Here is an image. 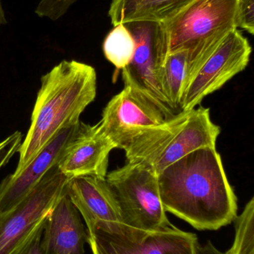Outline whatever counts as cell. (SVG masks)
Wrapping results in <instances>:
<instances>
[{"label":"cell","mask_w":254,"mask_h":254,"mask_svg":"<svg viewBox=\"0 0 254 254\" xmlns=\"http://www.w3.org/2000/svg\"><path fill=\"white\" fill-rule=\"evenodd\" d=\"M43 232L40 233V234L37 236V237L34 239L32 244L31 245V246H30L29 249L27 251L25 254H45L43 246H42V236H43Z\"/></svg>","instance_id":"23"},{"label":"cell","mask_w":254,"mask_h":254,"mask_svg":"<svg viewBox=\"0 0 254 254\" xmlns=\"http://www.w3.org/2000/svg\"><path fill=\"white\" fill-rule=\"evenodd\" d=\"M22 133L16 131L0 142V170L18 152L22 143Z\"/></svg>","instance_id":"21"},{"label":"cell","mask_w":254,"mask_h":254,"mask_svg":"<svg viewBox=\"0 0 254 254\" xmlns=\"http://www.w3.org/2000/svg\"><path fill=\"white\" fill-rule=\"evenodd\" d=\"M78 0H40L35 9V13L41 18L56 21L66 14Z\"/></svg>","instance_id":"19"},{"label":"cell","mask_w":254,"mask_h":254,"mask_svg":"<svg viewBox=\"0 0 254 254\" xmlns=\"http://www.w3.org/2000/svg\"><path fill=\"white\" fill-rule=\"evenodd\" d=\"M6 23H7V19H6L5 14H4L2 4H1V0H0V28L1 25H5Z\"/></svg>","instance_id":"24"},{"label":"cell","mask_w":254,"mask_h":254,"mask_svg":"<svg viewBox=\"0 0 254 254\" xmlns=\"http://www.w3.org/2000/svg\"><path fill=\"white\" fill-rule=\"evenodd\" d=\"M123 25L131 32L136 44L132 61L122 70L124 86L137 88L169 116H175L161 89L163 70L169 54L168 37L164 24L131 22Z\"/></svg>","instance_id":"8"},{"label":"cell","mask_w":254,"mask_h":254,"mask_svg":"<svg viewBox=\"0 0 254 254\" xmlns=\"http://www.w3.org/2000/svg\"><path fill=\"white\" fill-rule=\"evenodd\" d=\"M86 231L80 213L65 192L49 213L43 228L45 254H85Z\"/></svg>","instance_id":"14"},{"label":"cell","mask_w":254,"mask_h":254,"mask_svg":"<svg viewBox=\"0 0 254 254\" xmlns=\"http://www.w3.org/2000/svg\"><path fill=\"white\" fill-rule=\"evenodd\" d=\"M65 192L85 219L88 235L93 233L98 223H121L120 209L106 178L85 176L70 179Z\"/></svg>","instance_id":"13"},{"label":"cell","mask_w":254,"mask_h":254,"mask_svg":"<svg viewBox=\"0 0 254 254\" xmlns=\"http://www.w3.org/2000/svg\"><path fill=\"white\" fill-rule=\"evenodd\" d=\"M235 22L249 34H254V0H237Z\"/></svg>","instance_id":"20"},{"label":"cell","mask_w":254,"mask_h":254,"mask_svg":"<svg viewBox=\"0 0 254 254\" xmlns=\"http://www.w3.org/2000/svg\"><path fill=\"white\" fill-rule=\"evenodd\" d=\"M196 234L171 225L143 231L120 222L98 223L88 235L92 254H195Z\"/></svg>","instance_id":"7"},{"label":"cell","mask_w":254,"mask_h":254,"mask_svg":"<svg viewBox=\"0 0 254 254\" xmlns=\"http://www.w3.org/2000/svg\"><path fill=\"white\" fill-rule=\"evenodd\" d=\"M237 0H194L163 23L168 37L169 53L186 52L184 90L225 37L237 29Z\"/></svg>","instance_id":"3"},{"label":"cell","mask_w":254,"mask_h":254,"mask_svg":"<svg viewBox=\"0 0 254 254\" xmlns=\"http://www.w3.org/2000/svg\"><path fill=\"white\" fill-rule=\"evenodd\" d=\"M220 127L213 123L210 109L199 107L180 112L152 134L125 151L128 163L141 164L157 175L170 164L198 149L216 147Z\"/></svg>","instance_id":"4"},{"label":"cell","mask_w":254,"mask_h":254,"mask_svg":"<svg viewBox=\"0 0 254 254\" xmlns=\"http://www.w3.org/2000/svg\"><path fill=\"white\" fill-rule=\"evenodd\" d=\"M68 181L56 166L16 207L0 214V254L26 253L65 194Z\"/></svg>","instance_id":"5"},{"label":"cell","mask_w":254,"mask_h":254,"mask_svg":"<svg viewBox=\"0 0 254 254\" xmlns=\"http://www.w3.org/2000/svg\"><path fill=\"white\" fill-rule=\"evenodd\" d=\"M195 254H224V253L218 250L211 242L208 241L204 246H201L199 243H198L195 247Z\"/></svg>","instance_id":"22"},{"label":"cell","mask_w":254,"mask_h":254,"mask_svg":"<svg viewBox=\"0 0 254 254\" xmlns=\"http://www.w3.org/2000/svg\"><path fill=\"white\" fill-rule=\"evenodd\" d=\"M235 238L230 250L224 254H254V198L234 219Z\"/></svg>","instance_id":"18"},{"label":"cell","mask_w":254,"mask_h":254,"mask_svg":"<svg viewBox=\"0 0 254 254\" xmlns=\"http://www.w3.org/2000/svg\"><path fill=\"white\" fill-rule=\"evenodd\" d=\"M116 148L101 129L99 122L93 126L82 122L58 164V169L69 180L85 176L106 178L109 155Z\"/></svg>","instance_id":"12"},{"label":"cell","mask_w":254,"mask_h":254,"mask_svg":"<svg viewBox=\"0 0 254 254\" xmlns=\"http://www.w3.org/2000/svg\"><path fill=\"white\" fill-rule=\"evenodd\" d=\"M166 212L198 231H217L234 222L237 197L216 147L197 149L158 175Z\"/></svg>","instance_id":"1"},{"label":"cell","mask_w":254,"mask_h":254,"mask_svg":"<svg viewBox=\"0 0 254 254\" xmlns=\"http://www.w3.org/2000/svg\"><path fill=\"white\" fill-rule=\"evenodd\" d=\"M174 116L137 88L126 85L107 103L99 125L116 148L125 151Z\"/></svg>","instance_id":"9"},{"label":"cell","mask_w":254,"mask_h":254,"mask_svg":"<svg viewBox=\"0 0 254 254\" xmlns=\"http://www.w3.org/2000/svg\"><path fill=\"white\" fill-rule=\"evenodd\" d=\"M135 49L134 37L123 24L114 26L103 43L104 57L118 70H122L129 65Z\"/></svg>","instance_id":"17"},{"label":"cell","mask_w":254,"mask_h":254,"mask_svg":"<svg viewBox=\"0 0 254 254\" xmlns=\"http://www.w3.org/2000/svg\"><path fill=\"white\" fill-rule=\"evenodd\" d=\"M252 52L248 39L237 28L231 31L186 86L182 98L181 111L196 108L204 98L219 90L244 71Z\"/></svg>","instance_id":"10"},{"label":"cell","mask_w":254,"mask_h":254,"mask_svg":"<svg viewBox=\"0 0 254 254\" xmlns=\"http://www.w3.org/2000/svg\"><path fill=\"white\" fill-rule=\"evenodd\" d=\"M194 0H113L108 16L113 26L131 22H167Z\"/></svg>","instance_id":"15"},{"label":"cell","mask_w":254,"mask_h":254,"mask_svg":"<svg viewBox=\"0 0 254 254\" xmlns=\"http://www.w3.org/2000/svg\"><path fill=\"white\" fill-rule=\"evenodd\" d=\"M97 74L92 65L63 61L41 78L31 125L18 152L13 176L20 173L41 149L80 117L96 97Z\"/></svg>","instance_id":"2"},{"label":"cell","mask_w":254,"mask_h":254,"mask_svg":"<svg viewBox=\"0 0 254 254\" xmlns=\"http://www.w3.org/2000/svg\"><path fill=\"white\" fill-rule=\"evenodd\" d=\"M186 79V52L169 54L163 70L161 89L169 106L174 113L178 110L181 112L180 107Z\"/></svg>","instance_id":"16"},{"label":"cell","mask_w":254,"mask_h":254,"mask_svg":"<svg viewBox=\"0 0 254 254\" xmlns=\"http://www.w3.org/2000/svg\"><path fill=\"white\" fill-rule=\"evenodd\" d=\"M81 123L64 128L48 143L30 164L16 176H7L0 183V214L16 207L48 172L58 166L80 128Z\"/></svg>","instance_id":"11"},{"label":"cell","mask_w":254,"mask_h":254,"mask_svg":"<svg viewBox=\"0 0 254 254\" xmlns=\"http://www.w3.org/2000/svg\"><path fill=\"white\" fill-rule=\"evenodd\" d=\"M117 200L121 223L155 231L171 225L160 195L158 175L141 164L128 163L106 176Z\"/></svg>","instance_id":"6"}]
</instances>
